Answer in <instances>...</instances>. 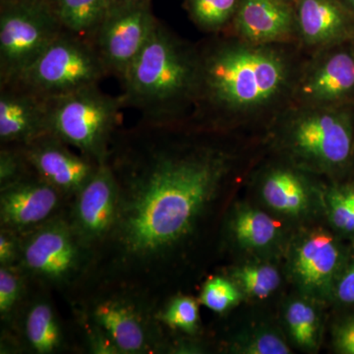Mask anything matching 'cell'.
I'll return each mask as SVG.
<instances>
[{
    "label": "cell",
    "instance_id": "obj_3",
    "mask_svg": "<svg viewBox=\"0 0 354 354\" xmlns=\"http://www.w3.org/2000/svg\"><path fill=\"white\" fill-rule=\"evenodd\" d=\"M197 48L158 21L145 48L121 81L125 108L149 122L187 120L194 106Z\"/></svg>",
    "mask_w": 354,
    "mask_h": 354
},
{
    "label": "cell",
    "instance_id": "obj_18",
    "mask_svg": "<svg viewBox=\"0 0 354 354\" xmlns=\"http://www.w3.org/2000/svg\"><path fill=\"white\" fill-rule=\"evenodd\" d=\"M230 245L247 258L277 260L285 256L290 236L271 214L249 204H236L225 223Z\"/></svg>",
    "mask_w": 354,
    "mask_h": 354
},
{
    "label": "cell",
    "instance_id": "obj_20",
    "mask_svg": "<svg viewBox=\"0 0 354 354\" xmlns=\"http://www.w3.org/2000/svg\"><path fill=\"white\" fill-rule=\"evenodd\" d=\"M50 102L18 83L0 86V145H25L48 133Z\"/></svg>",
    "mask_w": 354,
    "mask_h": 354
},
{
    "label": "cell",
    "instance_id": "obj_27",
    "mask_svg": "<svg viewBox=\"0 0 354 354\" xmlns=\"http://www.w3.org/2000/svg\"><path fill=\"white\" fill-rule=\"evenodd\" d=\"M241 0H184L190 19L202 31L216 35L230 28Z\"/></svg>",
    "mask_w": 354,
    "mask_h": 354
},
{
    "label": "cell",
    "instance_id": "obj_12",
    "mask_svg": "<svg viewBox=\"0 0 354 354\" xmlns=\"http://www.w3.org/2000/svg\"><path fill=\"white\" fill-rule=\"evenodd\" d=\"M339 44L312 53L302 64L292 104L305 108L342 106L354 93V50Z\"/></svg>",
    "mask_w": 354,
    "mask_h": 354
},
{
    "label": "cell",
    "instance_id": "obj_36",
    "mask_svg": "<svg viewBox=\"0 0 354 354\" xmlns=\"http://www.w3.org/2000/svg\"><path fill=\"white\" fill-rule=\"evenodd\" d=\"M6 1H8V0H0V2H6Z\"/></svg>",
    "mask_w": 354,
    "mask_h": 354
},
{
    "label": "cell",
    "instance_id": "obj_5",
    "mask_svg": "<svg viewBox=\"0 0 354 354\" xmlns=\"http://www.w3.org/2000/svg\"><path fill=\"white\" fill-rule=\"evenodd\" d=\"M270 128L283 160L313 176H334L351 160L353 118L344 106H291Z\"/></svg>",
    "mask_w": 354,
    "mask_h": 354
},
{
    "label": "cell",
    "instance_id": "obj_34",
    "mask_svg": "<svg viewBox=\"0 0 354 354\" xmlns=\"http://www.w3.org/2000/svg\"><path fill=\"white\" fill-rule=\"evenodd\" d=\"M20 253L21 235L12 230L0 228V267L17 265Z\"/></svg>",
    "mask_w": 354,
    "mask_h": 354
},
{
    "label": "cell",
    "instance_id": "obj_33",
    "mask_svg": "<svg viewBox=\"0 0 354 354\" xmlns=\"http://www.w3.org/2000/svg\"><path fill=\"white\" fill-rule=\"evenodd\" d=\"M332 346L337 353L354 354V312L333 326Z\"/></svg>",
    "mask_w": 354,
    "mask_h": 354
},
{
    "label": "cell",
    "instance_id": "obj_24",
    "mask_svg": "<svg viewBox=\"0 0 354 354\" xmlns=\"http://www.w3.org/2000/svg\"><path fill=\"white\" fill-rule=\"evenodd\" d=\"M62 28L92 41L111 1L109 0H48Z\"/></svg>",
    "mask_w": 354,
    "mask_h": 354
},
{
    "label": "cell",
    "instance_id": "obj_19",
    "mask_svg": "<svg viewBox=\"0 0 354 354\" xmlns=\"http://www.w3.org/2000/svg\"><path fill=\"white\" fill-rule=\"evenodd\" d=\"M230 31L253 44L298 43L297 10L291 0H241Z\"/></svg>",
    "mask_w": 354,
    "mask_h": 354
},
{
    "label": "cell",
    "instance_id": "obj_32",
    "mask_svg": "<svg viewBox=\"0 0 354 354\" xmlns=\"http://www.w3.org/2000/svg\"><path fill=\"white\" fill-rule=\"evenodd\" d=\"M332 302L342 306L354 305V250L348 252L341 274L335 281Z\"/></svg>",
    "mask_w": 354,
    "mask_h": 354
},
{
    "label": "cell",
    "instance_id": "obj_29",
    "mask_svg": "<svg viewBox=\"0 0 354 354\" xmlns=\"http://www.w3.org/2000/svg\"><path fill=\"white\" fill-rule=\"evenodd\" d=\"M324 214L339 236L354 237V186H332L324 190Z\"/></svg>",
    "mask_w": 354,
    "mask_h": 354
},
{
    "label": "cell",
    "instance_id": "obj_37",
    "mask_svg": "<svg viewBox=\"0 0 354 354\" xmlns=\"http://www.w3.org/2000/svg\"><path fill=\"white\" fill-rule=\"evenodd\" d=\"M291 1L295 2V0H291Z\"/></svg>",
    "mask_w": 354,
    "mask_h": 354
},
{
    "label": "cell",
    "instance_id": "obj_16",
    "mask_svg": "<svg viewBox=\"0 0 354 354\" xmlns=\"http://www.w3.org/2000/svg\"><path fill=\"white\" fill-rule=\"evenodd\" d=\"M48 291L32 285L12 324L2 329L1 337L12 341L16 348L37 354L62 353L71 349V342Z\"/></svg>",
    "mask_w": 354,
    "mask_h": 354
},
{
    "label": "cell",
    "instance_id": "obj_31",
    "mask_svg": "<svg viewBox=\"0 0 354 354\" xmlns=\"http://www.w3.org/2000/svg\"><path fill=\"white\" fill-rule=\"evenodd\" d=\"M32 169L19 146L1 145L0 149V188L19 180Z\"/></svg>",
    "mask_w": 354,
    "mask_h": 354
},
{
    "label": "cell",
    "instance_id": "obj_28",
    "mask_svg": "<svg viewBox=\"0 0 354 354\" xmlns=\"http://www.w3.org/2000/svg\"><path fill=\"white\" fill-rule=\"evenodd\" d=\"M199 299L177 295L158 307V317L167 332L196 337L200 330Z\"/></svg>",
    "mask_w": 354,
    "mask_h": 354
},
{
    "label": "cell",
    "instance_id": "obj_14",
    "mask_svg": "<svg viewBox=\"0 0 354 354\" xmlns=\"http://www.w3.org/2000/svg\"><path fill=\"white\" fill-rule=\"evenodd\" d=\"M70 200L35 172L0 188V228L23 235L68 209Z\"/></svg>",
    "mask_w": 354,
    "mask_h": 354
},
{
    "label": "cell",
    "instance_id": "obj_21",
    "mask_svg": "<svg viewBox=\"0 0 354 354\" xmlns=\"http://www.w3.org/2000/svg\"><path fill=\"white\" fill-rule=\"evenodd\" d=\"M297 41L312 53L337 46L353 32L342 0H295Z\"/></svg>",
    "mask_w": 354,
    "mask_h": 354
},
{
    "label": "cell",
    "instance_id": "obj_9",
    "mask_svg": "<svg viewBox=\"0 0 354 354\" xmlns=\"http://www.w3.org/2000/svg\"><path fill=\"white\" fill-rule=\"evenodd\" d=\"M64 30L48 0L0 2V86L17 80Z\"/></svg>",
    "mask_w": 354,
    "mask_h": 354
},
{
    "label": "cell",
    "instance_id": "obj_23",
    "mask_svg": "<svg viewBox=\"0 0 354 354\" xmlns=\"http://www.w3.org/2000/svg\"><path fill=\"white\" fill-rule=\"evenodd\" d=\"M277 260L247 258L227 272V277L241 291L244 299L266 300L274 297L283 285V272Z\"/></svg>",
    "mask_w": 354,
    "mask_h": 354
},
{
    "label": "cell",
    "instance_id": "obj_15",
    "mask_svg": "<svg viewBox=\"0 0 354 354\" xmlns=\"http://www.w3.org/2000/svg\"><path fill=\"white\" fill-rule=\"evenodd\" d=\"M313 174L286 162L270 165L260 174L261 201L274 215L288 221H304L324 213V190Z\"/></svg>",
    "mask_w": 354,
    "mask_h": 354
},
{
    "label": "cell",
    "instance_id": "obj_22",
    "mask_svg": "<svg viewBox=\"0 0 354 354\" xmlns=\"http://www.w3.org/2000/svg\"><path fill=\"white\" fill-rule=\"evenodd\" d=\"M320 302L297 292L283 307V327L288 339L304 353H317L323 341Z\"/></svg>",
    "mask_w": 354,
    "mask_h": 354
},
{
    "label": "cell",
    "instance_id": "obj_11",
    "mask_svg": "<svg viewBox=\"0 0 354 354\" xmlns=\"http://www.w3.org/2000/svg\"><path fill=\"white\" fill-rule=\"evenodd\" d=\"M158 20L152 0L111 2L92 41L109 76L123 80L149 39Z\"/></svg>",
    "mask_w": 354,
    "mask_h": 354
},
{
    "label": "cell",
    "instance_id": "obj_25",
    "mask_svg": "<svg viewBox=\"0 0 354 354\" xmlns=\"http://www.w3.org/2000/svg\"><path fill=\"white\" fill-rule=\"evenodd\" d=\"M285 330L274 324L253 323L232 335L227 351L236 354L291 353Z\"/></svg>",
    "mask_w": 354,
    "mask_h": 354
},
{
    "label": "cell",
    "instance_id": "obj_10",
    "mask_svg": "<svg viewBox=\"0 0 354 354\" xmlns=\"http://www.w3.org/2000/svg\"><path fill=\"white\" fill-rule=\"evenodd\" d=\"M341 239L332 228L321 225L301 227L290 235L283 272L298 293L322 304L332 302L348 254Z\"/></svg>",
    "mask_w": 354,
    "mask_h": 354
},
{
    "label": "cell",
    "instance_id": "obj_13",
    "mask_svg": "<svg viewBox=\"0 0 354 354\" xmlns=\"http://www.w3.org/2000/svg\"><path fill=\"white\" fill-rule=\"evenodd\" d=\"M118 207V183L111 167L104 162L71 200L67 209L70 225L95 258L111 236Z\"/></svg>",
    "mask_w": 354,
    "mask_h": 354
},
{
    "label": "cell",
    "instance_id": "obj_17",
    "mask_svg": "<svg viewBox=\"0 0 354 354\" xmlns=\"http://www.w3.org/2000/svg\"><path fill=\"white\" fill-rule=\"evenodd\" d=\"M19 146L32 171L65 195L70 202L92 178L100 165L75 153L55 135L48 133Z\"/></svg>",
    "mask_w": 354,
    "mask_h": 354
},
{
    "label": "cell",
    "instance_id": "obj_7",
    "mask_svg": "<svg viewBox=\"0 0 354 354\" xmlns=\"http://www.w3.org/2000/svg\"><path fill=\"white\" fill-rule=\"evenodd\" d=\"M48 102V133L97 164L106 162L121 128L125 106L120 95L106 94L95 85Z\"/></svg>",
    "mask_w": 354,
    "mask_h": 354
},
{
    "label": "cell",
    "instance_id": "obj_8",
    "mask_svg": "<svg viewBox=\"0 0 354 354\" xmlns=\"http://www.w3.org/2000/svg\"><path fill=\"white\" fill-rule=\"evenodd\" d=\"M109 76L93 41L64 30L12 83L51 100L100 85Z\"/></svg>",
    "mask_w": 354,
    "mask_h": 354
},
{
    "label": "cell",
    "instance_id": "obj_4",
    "mask_svg": "<svg viewBox=\"0 0 354 354\" xmlns=\"http://www.w3.org/2000/svg\"><path fill=\"white\" fill-rule=\"evenodd\" d=\"M78 325L104 335L116 354L165 353L169 334L160 321L153 291L118 279L90 277L69 295Z\"/></svg>",
    "mask_w": 354,
    "mask_h": 354
},
{
    "label": "cell",
    "instance_id": "obj_1",
    "mask_svg": "<svg viewBox=\"0 0 354 354\" xmlns=\"http://www.w3.org/2000/svg\"><path fill=\"white\" fill-rule=\"evenodd\" d=\"M227 135L187 118L139 120L116 133L108 158L118 187V216L93 277L153 291L185 258L234 171Z\"/></svg>",
    "mask_w": 354,
    "mask_h": 354
},
{
    "label": "cell",
    "instance_id": "obj_6",
    "mask_svg": "<svg viewBox=\"0 0 354 354\" xmlns=\"http://www.w3.org/2000/svg\"><path fill=\"white\" fill-rule=\"evenodd\" d=\"M95 254L84 245L70 225L67 211L21 235L18 267L32 285L48 290L75 292L92 276Z\"/></svg>",
    "mask_w": 354,
    "mask_h": 354
},
{
    "label": "cell",
    "instance_id": "obj_30",
    "mask_svg": "<svg viewBox=\"0 0 354 354\" xmlns=\"http://www.w3.org/2000/svg\"><path fill=\"white\" fill-rule=\"evenodd\" d=\"M243 299L241 291L232 279L227 276H216L203 286L199 302L215 313L225 314Z\"/></svg>",
    "mask_w": 354,
    "mask_h": 354
},
{
    "label": "cell",
    "instance_id": "obj_26",
    "mask_svg": "<svg viewBox=\"0 0 354 354\" xmlns=\"http://www.w3.org/2000/svg\"><path fill=\"white\" fill-rule=\"evenodd\" d=\"M32 281L16 266L0 267V321L2 329L12 324L18 312L29 297Z\"/></svg>",
    "mask_w": 354,
    "mask_h": 354
},
{
    "label": "cell",
    "instance_id": "obj_35",
    "mask_svg": "<svg viewBox=\"0 0 354 354\" xmlns=\"http://www.w3.org/2000/svg\"><path fill=\"white\" fill-rule=\"evenodd\" d=\"M109 1H111V2H115V1H125V0H109Z\"/></svg>",
    "mask_w": 354,
    "mask_h": 354
},
{
    "label": "cell",
    "instance_id": "obj_2",
    "mask_svg": "<svg viewBox=\"0 0 354 354\" xmlns=\"http://www.w3.org/2000/svg\"><path fill=\"white\" fill-rule=\"evenodd\" d=\"M290 44H253L225 31L196 44L189 120L227 135L252 125L271 127L292 104L302 66Z\"/></svg>",
    "mask_w": 354,
    "mask_h": 354
}]
</instances>
